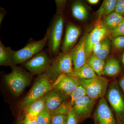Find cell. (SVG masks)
Segmentation results:
<instances>
[{"label": "cell", "instance_id": "e575fe53", "mask_svg": "<svg viewBox=\"0 0 124 124\" xmlns=\"http://www.w3.org/2000/svg\"><path fill=\"white\" fill-rule=\"evenodd\" d=\"M103 40L95 44L93 48V53L92 55H95L100 51L102 46Z\"/></svg>", "mask_w": 124, "mask_h": 124}, {"label": "cell", "instance_id": "603a6c76", "mask_svg": "<svg viewBox=\"0 0 124 124\" xmlns=\"http://www.w3.org/2000/svg\"><path fill=\"white\" fill-rule=\"evenodd\" d=\"M87 63L98 76L103 75L106 62L95 55H92L88 59Z\"/></svg>", "mask_w": 124, "mask_h": 124}, {"label": "cell", "instance_id": "7a4b0ae2", "mask_svg": "<svg viewBox=\"0 0 124 124\" xmlns=\"http://www.w3.org/2000/svg\"><path fill=\"white\" fill-rule=\"evenodd\" d=\"M11 67V72L5 76V80L12 93L18 96L30 84L32 77L22 68L15 65Z\"/></svg>", "mask_w": 124, "mask_h": 124}, {"label": "cell", "instance_id": "f1b7e54d", "mask_svg": "<svg viewBox=\"0 0 124 124\" xmlns=\"http://www.w3.org/2000/svg\"><path fill=\"white\" fill-rule=\"evenodd\" d=\"M108 31L111 37L124 36V20L115 28Z\"/></svg>", "mask_w": 124, "mask_h": 124}, {"label": "cell", "instance_id": "e0dca14e", "mask_svg": "<svg viewBox=\"0 0 124 124\" xmlns=\"http://www.w3.org/2000/svg\"><path fill=\"white\" fill-rule=\"evenodd\" d=\"M14 51L9 47H6L0 40V66H15L13 56Z\"/></svg>", "mask_w": 124, "mask_h": 124}, {"label": "cell", "instance_id": "4316f807", "mask_svg": "<svg viewBox=\"0 0 124 124\" xmlns=\"http://www.w3.org/2000/svg\"><path fill=\"white\" fill-rule=\"evenodd\" d=\"M51 113L45 108L37 116L38 124H51Z\"/></svg>", "mask_w": 124, "mask_h": 124}, {"label": "cell", "instance_id": "d6986e66", "mask_svg": "<svg viewBox=\"0 0 124 124\" xmlns=\"http://www.w3.org/2000/svg\"><path fill=\"white\" fill-rule=\"evenodd\" d=\"M71 12L73 17L80 21H84L88 18L87 9L84 4L79 1H76L72 4Z\"/></svg>", "mask_w": 124, "mask_h": 124}, {"label": "cell", "instance_id": "d590c367", "mask_svg": "<svg viewBox=\"0 0 124 124\" xmlns=\"http://www.w3.org/2000/svg\"><path fill=\"white\" fill-rule=\"evenodd\" d=\"M7 13V11L4 9L0 8V24H1L2 20Z\"/></svg>", "mask_w": 124, "mask_h": 124}, {"label": "cell", "instance_id": "7402d4cb", "mask_svg": "<svg viewBox=\"0 0 124 124\" xmlns=\"http://www.w3.org/2000/svg\"><path fill=\"white\" fill-rule=\"evenodd\" d=\"M116 0H104L96 14L98 18L105 17L115 11Z\"/></svg>", "mask_w": 124, "mask_h": 124}, {"label": "cell", "instance_id": "83f0119b", "mask_svg": "<svg viewBox=\"0 0 124 124\" xmlns=\"http://www.w3.org/2000/svg\"><path fill=\"white\" fill-rule=\"evenodd\" d=\"M110 37L112 45L115 50H121L124 49V36H118Z\"/></svg>", "mask_w": 124, "mask_h": 124}, {"label": "cell", "instance_id": "9c48e42d", "mask_svg": "<svg viewBox=\"0 0 124 124\" xmlns=\"http://www.w3.org/2000/svg\"><path fill=\"white\" fill-rule=\"evenodd\" d=\"M93 117L94 124H116L113 111L104 98L99 100Z\"/></svg>", "mask_w": 124, "mask_h": 124}, {"label": "cell", "instance_id": "8fae6325", "mask_svg": "<svg viewBox=\"0 0 124 124\" xmlns=\"http://www.w3.org/2000/svg\"><path fill=\"white\" fill-rule=\"evenodd\" d=\"M96 102L86 95L75 102L72 110L79 122L91 117Z\"/></svg>", "mask_w": 124, "mask_h": 124}, {"label": "cell", "instance_id": "484cf974", "mask_svg": "<svg viewBox=\"0 0 124 124\" xmlns=\"http://www.w3.org/2000/svg\"><path fill=\"white\" fill-rule=\"evenodd\" d=\"M86 95L85 89L83 86L80 85L70 95L69 100L72 104L73 105L77 100Z\"/></svg>", "mask_w": 124, "mask_h": 124}, {"label": "cell", "instance_id": "836d02e7", "mask_svg": "<svg viewBox=\"0 0 124 124\" xmlns=\"http://www.w3.org/2000/svg\"><path fill=\"white\" fill-rule=\"evenodd\" d=\"M55 2L56 3V7H57L56 13H62L63 11L64 6L66 4V1L57 0H55Z\"/></svg>", "mask_w": 124, "mask_h": 124}, {"label": "cell", "instance_id": "5b68a950", "mask_svg": "<svg viewBox=\"0 0 124 124\" xmlns=\"http://www.w3.org/2000/svg\"><path fill=\"white\" fill-rule=\"evenodd\" d=\"M80 85L85 89L86 95L97 101L104 98L106 94L109 81L106 78L98 76L91 79L80 80Z\"/></svg>", "mask_w": 124, "mask_h": 124}, {"label": "cell", "instance_id": "ab89813d", "mask_svg": "<svg viewBox=\"0 0 124 124\" xmlns=\"http://www.w3.org/2000/svg\"><path fill=\"white\" fill-rule=\"evenodd\" d=\"M23 119L22 118H21L19 121L18 122L17 124H23Z\"/></svg>", "mask_w": 124, "mask_h": 124}, {"label": "cell", "instance_id": "ac0fdd59", "mask_svg": "<svg viewBox=\"0 0 124 124\" xmlns=\"http://www.w3.org/2000/svg\"><path fill=\"white\" fill-rule=\"evenodd\" d=\"M45 108L44 98L43 97L35 100L24 108V113L38 116Z\"/></svg>", "mask_w": 124, "mask_h": 124}, {"label": "cell", "instance_id": "4fadbf2b", "mask_svg": "<svg viewBox=\"0 0 124 124\" xmlns=\"http://www.w3.org/2000/svg\"><path fill=\"white\" fill-rule=\"evenodd\" d=\"M87 35L84 36L78 44L71 50L74 71L77 70L86 64L89 59L85 46Z\"/></svg>", "mask_w": 124, "mask_h": 124}, {"label": "cell", "instance_id": "1f68e13d", "mask_svg": "<svg viewBox=\"0 0 124 124\" xmlns=\"http://www.w3.org/2000/svg\"><path fill=\"white\" fill-rule=\"evenodd\" d=\"M79 122L77 117L73 112L72 108L68 115L66 124H78Z\"/></svg>", "mask_w": 124, "mask_h": 124}, {"label": "cell", "instance_id": "4dcf8cb0", "mask_svg": "<svg viewBox=\"0 0 124 124\" xmlns=\"http://www.w3.org/2000/svg\"><path fill=\"white\" fill-rule=\"evenodd\" d=\"M23 124H38L37 116L25 114Z\"/></svg>", "mask_w": 124, "mask_h": 124}, {"label": "cell", "instance_id": "8992f818", "mask_svg": "<svg viewBox=\"0 0 124 124\" xmlns=\"http://www.w3.org/2000/svg\"><path fill=\"white\" fill-rule=\"evenodd\" d=\"M48 42L46 35L41 40L35 41L31 39L23 48L14 52L13 61L15 64L26 62L42 51Z\"/></svg>", "mask_w": 124, "mask_h": 124}, {"label": "cell", "instance_id": "d6a6232c", "mask_svg": "<svg viewBox=\"0 0 124 124\" xmlns=\"http://www.w3.org/2000/svg\"><path fill=\"white\" fill-rule=\"evenodd\" d=\"M124 17V0H117L115 11Z\"/></svg>", "mask_w": 124, "mask_h": 124}, {"label": "cell", "instance_id": "5bb4252c", "mask_svg": "<svg viewBox=\"0 0 124 124\" xmlns=\"http://www.w3.org/2000/svg\"><path fill=\"white\" fill-rule=\"evenodd\" d=\"M81 33V29L79 27L71 23H68L62 47L63 53H67L72 49Z\"/></svg>", "mask_w": 124, "mask_h": 124}, {"label": "cell", "instance_id": "30bf717a", "mask_svg": "<svg viewBox=\"0 0 124 124\" xmlns=\"http://www.w3.org/2000/svg\"><path fill=\"white\" fill-rule=\"evenodd\" d=\"M110 35L109 31L102 21H99L86 37L85 46L89 58L92 55L94 46Z\"/></svg>", "mask_w": 124, "mask_h": 124}, {"label": "cell", "instance_id": "f35d334b", "mask_svg": "<svg viewBox=\"0 0 124 124\" xmlns=\"http://www.w3.org/2000/svg\"><path fill=\"white\" fill-rule=\"evenodd\" d=\"M121 59L122 64H123L124 66V52L122 54V56H121Z\"/></svg>", "mask_w": 124, "mask_h": 124}, {"label": "cell", "instance_id": "cb8c5ba5", "mask_svg": "<svg viewBox=\"0 0 124 124\" xmlns=\"http://www.w3.org/2000/svg\"><path fill=\"white\" fill-rule=\"evenodd\" d=\"M110 49V40L109 38H105L103 40L102 46L100 51L95 56L101 60L105 61L109 54Z\"/></svg>", "mask_w": 124, "mask_h": 124}, {"label": "cell", "instance_id": "277c9868", "mask_svg": "<svg viewBox=\"0 0 124 124\" xmlns=\"http://www.w3.org/2000/svg\"><path fill=\"white\" fill-rule=\"evenodd\" d=\"M64 19L62 13H56L46 35L48 38L49 51L51 55H58L63 29Z\"/></svg>", "mask_w": 124, "mask_h": 124}, {"label": "cell", "instance_id": "8d00e7d4", "mask_svg": "<svg viewBox=\"0 0 124 124\" xmlns=\"http://www.w3.org/2000/svg\"><path fill=\"white\" fill-rule=\"evenodd\" d=\"M118 84L122 92L124 93V76L120 78L118 82Z\"/></svg>", "mask_w": 124, "mask_h": 124}, {"label": "cell", "instance_id": "44dd1931", "mask_svg": "<svg viewBox=\"0 0 124 124\" xmlns=\"http://www.w3.org/2000/svg\"><path fill=\"white\" fill-rule=\"evenodd\" d=\"M72 75L80 80H87L95 78L97 75L87 63L76 71Z\"/></svg>", "mask_w": 124, "mask_h": 124}, {"label": "cell", "instance_id": "ba28073f", "mask_svg": "<svg viewBox=\"0 0 124 124\" xmlns=\"http://www.w3.org/2000/svg\"><path fill=\"white\" fill-rule=\"evenodd\" d=\"M52 60L45 51H42L23 63V66L32 75H40L45 73Z\"/></svg>", "mask_w": 124, "mask_h": 124}, {"label": "cell", "instance_id": "7c38bea8", "mask_svg": "<svg viewBox=\"0 0 124 124\" xmlns=\"http://www.w3.org/2000/svg\"><path fill=\"white\" fill-rule=\"evenodd\" d=\"M53 88L70 96L80 85V80L72 75H62L54 82Z\"/></svg>", "mask_w": 124, "mask_h": 124}, {"label": "cell", "instance_id": "f546056e", "mask_svg": "<svg viewBox=\"0 0 124 124\" xmlns=\"http://www.w3.org/2000/svg\"><path fill=\"white\" fill-rule=\"evenodd\" d=\"M68 116L55 115L51 116V124H66Z\"/></svg>", "mask_w": 124, "mask_h": 124}, {"label": "cell", "instance_id": "6da1fadb", "mask_svg": "<svg viewBox=\"0 0 124 124\" xmlns=\"http://www.w3.org/2000/svg\"><path fill=\"white\" fill-rule=\"evenodd\" d=\"M73 66L71 51L66 54L62 53L52 60L45 73L50 82H54L62 75H72Z\"/></svg>", "mask_w": 124, "mask_h": 124}, {"label": "cell", "instance_id": "52a82bcc", "mask_svg": "<svg viewBox=\"0 0 124 124\" xmlns=\"http://www.w3.org/2000/svg\"><path fill=\"white\" fill-rule=\"evenodd\" d=\"M53 89V85L45 73L40 75L36 79L30 91L23 101V107L25 108L35 100L44 97Z\"/></svg>", "mask_w": 124, "mask_h": 124}, {"label": "cell", "instance_id": "ffe728a7", "mask_svg": "<svg viewBox=\"0 0 124 124\" xmlns=\"http://www.w3.org/2000/svg\"><path fill=\"white\" fill-rule=\"evenodd\" d=\"M124 20V17L115 11L104 17L103 23L108 31L115 28Z\"/></svg>", "mask_w": 124, "mask_h": 124}, {"label": "cell", "instance_id": "9a60e30c", "mask_svg": "<svg viewBox=\"0 0 124 124\" xmlns=\"http://www.w3.org/2000/svg\"><path fill=\"white\" fill-rule=\"evenodd\" d=\"M46 108L50 113L55 110L66 100L70 99V96L62 92L53 88L44 96Z\"/></svg>", "mask_w": 124, "mask_h": 124}, {"label": "cell", "instance_id": "2e32d148", "mask_svg": "<svg viewBox=\"0 0 124 124\" xmlns=\"http://www.w3.org/2000/svg\"><path fill=\"white\" fill-rule=\"evenodd\" d=\"M121 72V67L119 60L114 56H111L106 62L103 75L115 77Z\"/></svg>", "mask_w": 124, "mask_h": 124}, {"label": "cell", "instance_id": "60d3db41", "mask_svg": "<svg viewBox=\"0 0 124 124\" xmlns=\"http://www.w3.org/2000/svg\"></svg>", "mask_w": 124, "mask_h": 124}, {"label": "cell", "instance_id": "d4e9b609", "mask_svg": "<svg viewBox=\"0 0 124 124\" xmlns=\"http://www.w3.org/2000/svg\"><path fill=\"white\" fill-rule=\"evenodd\" d=\"M73 105L69 99L63 102L55 110L51 113V116L55 115H67L72 109Z\"/></svg>", "mask_w": 124, "mask_h": 124}, {"label": "cell", "instance_id": "74e56055", "mask_svg": "<svg viewBox=\"0 0 124 124\" xmlns=\"http://www.w3.org/2000/svg\"><path fill=\"white\" fill-rule=\"evenodd\" d=\"M87 1L91 5H95L98 4L100 1L99 0H88Z\"/></svg>", "mask_w": 124, "mask_h": 124}, {"label": "cell", "instance_id": "3957f363", "mask_svg": "<svg viewBox=\"0 0 124 124\" xmlns=\"http://www.w3.org/2000/svg\"><path fill=\"white\" fill-rule=\"evenodd\" d=\"M107 99L118 124H124V95L116 80L111 82L106 93Z\"/></svg>", "mask_w": 124, "mask_h": 124}]
</instances>
